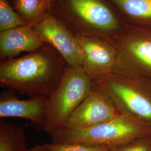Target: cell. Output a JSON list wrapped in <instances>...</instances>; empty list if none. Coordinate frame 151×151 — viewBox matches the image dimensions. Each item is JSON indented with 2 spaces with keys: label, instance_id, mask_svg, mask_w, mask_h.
I'll return each instance as SVG.
<instances>
[{
  "label": "cell",
  "instance_id": "obj_1",
  "mask_svg": "<svg viewBox=\"0 0 151 151\" xmlns=\"http://www.w3.org/2000/svg\"><path fill=\"white\" fill-rule=\"evenodd\" d=\"M43 45L20 58L2 60L1 86L29 98L50 97L68 65L57 50Z\"/></svg>",
  "mask_w": 151,
  "mask_h": 151
},
{
  "label": "cell",
  "instance_id": "obj_2",
  "mask_svg": "<svg viewBox=\"0 0 151 151\" xmlns=\"http://www.w3.org/2000/svg\"><path fill=\"white\" fill-rule=\"evenodd\" d=\"M151 134V126L122 114L114 119L91 127L61 128L49 135L52 142L55 143H80L111 147Z\"/></svg>",
  "mask_w": 151,
  "mask_h": 151
},
{
  "label": "cell",
  "instance_id": "obj_3",
  "mask_svg": "<svg viewBox=\"0 0 151 151\" xmlns=\"http://www.w3.org/2000/svg\"><path fill=\"white\" fill-rule=\"evenodd\" d=\"M122 114L151 127V78L110 72L93 80Z\"/></svg>",
  "mask_w": 151,
  "mask_h": 151
},
{
  "label": "cell",
  "instance_id": "obj_4",
  "mask_svg": "<svg viewBox=\"0 0 151 151\" xmlns=\"http://www.w3.org/2000/svg\"><path fill=\"white\" fill-rule=\"evenodd\" d=\"M94 80L82 67L68 65L58 86L48 99L44 132L51 134L62 128L87 96Z\"/></svg>",
  "mask_w": 151,
  "mask_h": 151
},
{
  "label": "cell",
  "instance_id": "obj_5",
  "mask_svg": "<svg viewBox=\"0 0 151 151\" xmlns=\"http://www.w3.org/2000/svg\"><path fill=\"white\" fill-rule=\"evenodd\" d=\"M110 41L118 55L114 72L151 78V27L128 24Z\"/></svg>",
  "mask_w": 151,
  "mask_h": 151
},
{
  "label": "cell",
  "instance_id": "obj_6",
  "mask_svg": "<svg viewBox=\"0 0 151 151\" xmlns=\"http://www.w3.org/2000/svg\"><path fill=\"white\" fill-rule=\"evenodd\" d=\"M122 114L108 93L94 81L91 91L62 128H89L112 120Z\"/></svg>",
  "mask_w": 151,
  "mask_h": 151
},
{
  "label": "cell",
  "instance_id": "obj_7",
  "mask_svg": "<svg viewBox=\"0 0 151 151\" xmlns=\"http://www.w3.org/2000/svg\"><path fill=\"white\" fill-rule=\"evenodd\" d=\"M83 53L82 67L93 80L115 72L118 65L116 49L110 40L102 37H76Z\"/></svg>",
  "mask_w": 151,
  "mask_h": 151
},
{
  "label": "cell",
  "instance_id": "obj_8",
  "mask_svg": "<svg viewBox=\"0 0 151 151\" xmlns=\"http://www.w3.org/2000/svg\"><path fill=\"white\" fill-rule=\"evenodd\" d=\"M35 32L44 43L59 52L68 65L82 67L83 53L76 37L58 20L52 16L44 17L37 25Z\"/></svg>",
  "mask_w": 151,
  "mask_h": 151
},
{
  "label": "cell",
  "instance_id": "obj_9",
  "mask_svg": "<svg viewBox=\"0 0 151 151\" xmlns=\"http://www.w3.org/2000/svg\"><path fill=\"white\" fill-rule=\"evenodd\" d=\"M72 10L82 21L110 40L122 29L118 18L101 0H68Z\"/></svg>",
  "mask_w": 151,
  "mask_h": 151
},
{
  "label": "cell",
  "instance_id": "obj_10",
  "mask_svg": "<svg viewBox=\"0 0 151 151\" xmlns=\"http://www.w3.org/2000/svg\"><path fill=\"white\" fill-rule=\"evenodd\" d=\"M48 101V99L45 97L20 100L11 93H2L0 98V118L27 119L34 128L44 131Z\"/></svg>",
  "mask_w": 151,
  "mask_h": 151
},
{
  "label": "cell",
  "instance_id": "obj_11",
  "mask_svg": "<svg viewBox=\"0 0 151 151\" xmlns=\"http://www.w3.org/2000/svg\"><path fill=\"white\" fill-rule=\"evenodd\" d=\"M44 43L37 32L25 26L6 30L0 33L1 58H13L22 52H32Z\"/></svg>",
  "mask_w": 151,
  "mask_h": 151
},
{
  "label": "cell",
  "instance_id": "obj_12",
  "mask_svg": "<svg viewBox=\"0 0 151 151\" xmlns=\"http://www.w3.org/2000/svg\"><path fill=\"white\" fill-rule=\"evenodd\" d=\"M128 21V24L151 27V0H109Z\"/></svg>",
  "mask_w": 151,
  "mask_h": 151
},
{
  "label": "cell",
  "instance_id": "obj_13",
  "mask_svg": "<svg viewBox=\"0 0 151 151\" xmlns=\"http://www.w3.org/2000/svg\"><path fill=\"white\" fill-rule=\"evenodd\" d=\"M27 137L23 128L5 120L0 121V151H27Z\"/></svg>",
  "mask_w": 151,
  "mask_h": 151
},
{
  "label": "cell",
  "instance_id": "obj_14",
  "mask_svg": "<svg viewBox=\"0 0 151 151\" xmlns=\"http://www.w3.org/2000/svg\"><path fill=\"white\" fill-rule=\"evenodd\" d=\"M25 26V22L6 0H0V32Z\"/></svg>",
  "mask_w": 151,
  "mask_h": 151
},
{
  "label": "cell",
  "instance_id": "obj_15",
  "mask_svg": "<svg viewBox=\"0 0 151 151\" xmlns=\"http://www.w3.org/2000/svg\"><path fill=\"white\" fill-rule=\"evenodd\" d=\"M48 151H110V147L104 145H90L80 143L43 144Z\"/></svg>",
  "mask_w": 151,
  "mask_h": 151
},
{
  "label": "cell",
  "instance_id": "obj_16",
  "mask_svg": "<svg viewBox=\"0 0 151 151\" xmlns=\"http://www.w3.org/2000/svg\"><path fill=\"white\" fill-rule=\"evenodd\" d=\"M110 151H151V134L135 138L120 145L111 147Z\"/></svg>",
  "mask_w": 151,
  "mask_h": 151
},
{
  "label": "cell",
  "instance_id": "obj_17",
  "mask_svg": "<svg viewBox=\"0 0 151 151\" xmlns=\"http://www.w3.org/2000/svg\"><path fill=\"white\" fill-rule=\"evenodd\" d=\"M16 7L22 15L33 19L38 15L42 9V0H17Z\"/></svg>",
  "mask_w": 151,
  "mask_h": 151
},
{
  "label": "cell",
  "instance_id": "obj_18",
  "mask_svg": "<svg viewBox=\"0 0 151 151\" xmlns=\"http://www.w3.org/2000/svg\"><path fill=\"white\" fill-rule=\"evenodd\" d=\"M27 151H48V150L45 148V147L43 144L33 146L30 148H28Z\"/></svg>",
  "mask_w": 151,
  "mask_h": 151
}]
</instances>
